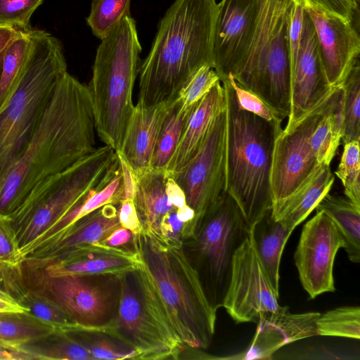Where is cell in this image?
<instances>
[{
    "label": "cell",
    "mask_w": 360,
    "mask_h": 360,
    "mask_svg": "<svg viewBox=\"0 0 360 360\" xmlns=\"http://www.w3.org/2000/svg\"><path fill=\"white\" fill-rule=\"evenodd\" d=\"M96 132L88 86L66 72L0 186V214L8 217L36 185L91 153Z\"/></svg>",
    "instance_id": "cell-1"
},
{
    "label": "cell",
    "mask_w": 360,
    "mask_h": 360,
    "mask_svg": "<svg viewBox=\"0 0 360 360\" xmlns=\"http://www.w3.org/2000/svg\"><path fill=\"white\" fill-rule=\"evenodd\" d=\"M216 0H176L161 19L139 68V100L154 105L172 99L202 66L214 68Z\"/></svg>",
    "instance_id": "cell-2"
},
{
    "label": "cell",
    "mask_w": 360,
    "mask_h": 360,
    "mask_svg": "<svg viewBox=\"0 0 360 360\" xmlns=\"http://www.w3.org/2000/svg\"><path fill=\"white\" fill-rule=\"evenodd\" d=\"M132 245L184 347L207 349L214 334L216 310L182 244H166L141 232L134 235Z\"/></svg>",
    "instance_id": "cell-3"
},
{
    "label": "cell",
    "mask_w": 360,
    "mask_h": 360,
    "mask_svg": "<svg viewBox=\"0 0 360 360\" xmlns=\"http://www.w3.org/2000/svg\"><path fill=\"white\" fill-rule=\"evenodd\" d=\"M221 82L225 97L226 192L251 229L272 207L273 152L282 122L243 110L228 79Z\"/></svg>",
    "instance_id": "cell-4"
},
{
    "label": "cell",
    "mask_w": 360,
    "mask_h": 360,
    "mask_svg": "<svg viewBox=\"0 0 360 360\" xmlns=\"http://www.w3.org/2000/svg\"><path fill=\"white\" fill-rule=\"evenodd\" d=\"M29 35L20 82L0 112V186L38 125L56 85L68 72L58 39L32 28Z\"/></svg>",
    "instance_id": "cell-5"
},
{
    "label": "cell",
    "mask_w": 360,
    "mask_h": 360,
    "mask_svg": "<svg viewBox=\"0 0 360 360\" xmlns=\"http://www.w3.org/2000/svg\"><path fill=\"white\" fill-rule=\"evenodd\" d=\"M136 24L130 13L101 39L88 86L99 139L115 152L122 147L134 110L132 94L141 65Z\"/></svg>",
    "instance_id": "cell-6"
},
{
    "label": "cell",
    "mask_w": 360,
    "mask_h": 360,
    "mask_svg": "<svg viewBox=\"0 0 360 360\" xmlns=\"http://www.w3.org/2000/svg\"><path fill=\"white\" fill-rule=\"evenodd\" d=\"M119 167L117 154L105 145L36 185L8 217L20 251L46 233L93 191L105 186Z\"/></svg>",
    "instance_id": "cell-7"
},
{
    "label": "cell",
    "mask_w": 360,
    "mask_h": 360,
    "mask_svg": "<svg viewBox=\"0 0 360 360\" xmlns=\"http://www.w3.org/2000/svg\"><path fill=\"white\" fill-rule=\"evenodd\" d=\"M295 0H259L257 25L248 53L232 75L283 120L290 112L289 30Z\"/></svg>",
    "instance_id": "cell-8"
},
{
    "label": "cell",
    "mask_w": 360,
    "mask_h": 360,
    "mask_svg": "<svg viewBox=\"0 0 360 360\" xmlns=\"http://www.w3.org/2000/svg\"><path fill=\"white\" fill-rule=\"evenodd\" d=\"M250 229L236 202L224 193L198 221L193 238L195 264L205 295L217 311L230 283L236 251Z\"/></svg>",
    "instance_id": "cell-9"
},
{
    "label": "cell",
    "mask_w": 360,
    "mask_h": 360,
    "mask_svg": "<svg viewBox=\"0 0 360 360\" xmlns=\"http://www.w3.org/2000/svg\"><path fill=\"white\" fill-rule=\"evenodd\" d=\"M13 266L24 286L89 332L112 335L116 295L112 284L94 276L53 275L22 258Z\"/></svg>",
    "instance_id": "cell-10"
},
{
    "label": "cell",
    "mask_w": 360,
    "mask_h": 360,
    "mask_svg": "<svg viewBox=\"0 0 360 360\" xmlns=\"http://www.w3.org/2000/svg\"><path fill=\"white\" fill-rule=\"evenodd\" d=\"M169 175L184 191L186 204L195 212L191 229L193 237L200 219L226 192L225 108L214 119L191 160Z\"/></svg>",
    "instance_id": "cell-11"
},
{
    "label": "cell",
    "mask_w": 360,
    "mask_h": 360,
    "mask_svg": "<svg viewBox=\"0 0 360 360\" xmlns=\"http://www.w3.org/2000/svg\"><path fill=\"white\" fill-rule=\"evenodd\" d=\"M278 300L250 233L234 254L222 307L236 323H257L262 314L279 309Z\"/></svg>",
    "instance_id": "cell-12"
},
{
    "label": "cell",
    "mask_w": 360,
    "mask_h": 360,
    "mask_svg": "<svg viewBox=\"0 0 360 360\" xmlns=\"http://www.w3.org/2000/svg\"><path fill=\"white\" fill-rule=\"evenodd\" d=\"M303 226L294 254L301 284L311 299L335 290L333 266L344 240L333 221L322 210Z\"/></svg>",
    "instance_id": "cell-13"
},
{
    "label": "cell",
    "mask_w": 360,
    "mask_h": 360,
    "mask_svg": "<svg viewBox=\"0 0 360 360\" xmlns=\"http://www.w3.org/2000/svg\"><path fill=\"white\" fill-rule=\"evenodd\" d=\"M324 103L291 131L284 133L282 129L278 135L271 172V209L288 200L321 166L311 148L310 138L322 116Z\"/></svg>",
    "instance_id": "cell-14"
},
{
    "label": "cell",
    "mask_w": 360,
    "mask_h": 360,
    "mask_svg": "<svg viewBox=\"0 0 360 360\" xmlns=\"http://www.w3.org/2000/svg\"><path fill=\"white\" fill-rule=\"evenodd\" d=\"M334 89L324 72L315 27L304 8L300 48L291 67L290 112L283 131L295 129L328 100Z\"/></svg>",
    "instance_id": "cell-15"
},
{
    "label": "cell",
    "mask_w": 360,
    "mask_h": 360,
    "mask_svg": "<svg viewBox=\"0 0 360 360\" xmlns=\"http://www.w3.org/2000/svg\"><path fill=\"white\" fill-rule=\"evenodd\" d=\"M259 0H221L217 4L213 39L214 69L220 81L233 75L250 50Z\"/></svg>",
    "instance_id": "cell-16"
},
{
    "label": "cell",
    "mask_w": 360,
    "mask_h": 360,
    "mask_svg": "<svg viewBox=\"0 0 360 360\" xmlns=\"http://www.w3.org/2000/svg\"><path fill=\"white\" fill-rule=\"evenodd\" d=\"M129 273L119 276L120 292L112 335L138 354V359H176L178 356L162 339L143 304L139 289ZM132 274V272H131Z\"/></svg>",
    "instance_id": "cell-17"
},
{
    "label": "cell",
    "mask_w": 360,
    "mask_h": 360,
    "mask_svg": "<svg viewBox=\"0 0 360 360\" xmlns=\"http://www.w3.org/2000/svg\"><path fill=\"white\" fill-rule=\"evenodd\" d=\"M303 6L315 27L328 82L331 87H339L343 84L352 67L359 59V33L352 21L308 5L303 4Z\"/></svg>",
    "instance_id": "cell-18"
},
{
    "label": "cell",
    "mask_w": 360,
    "mask_h": 360,
    "mask_svg": "<svg viewBox=\"0 0 360 360\" xmlns=\"http://www.w3.org/2000/svg\"><path fill=\"white\" fill-rule=\"evenodd\" d=\"M320 313L291 314L288 307L262 314L250 347L243 353L225 357L238 359H267L281 347L295 341L317 335L316 320Z\"/></svg>",
    "instance_id": "cell-19"
},
{
    "label": "cell",
    "mask_w": 360,
    "mask_h": 360,
    "mask_svg": "<svg viewBox=\"0 0 360 360\" xmlns=\"http://www.w3.org/2000/svg\"><path fill=\"white\" fill-rule=\"evenodd\" d=\"M27 258L32 264L53 275H121L136 269L140 259L134 249L78 250L42 258Z\"/></svg>",
    "instance_id": "cell-20"
},
{
    "label": "cell",
    "mask_w": 360,
    "mask_h": 360,
    "mask_svg": "<svg viewBox=\"0 0 360 360\" xmlns=\"http://www.w3.org/2000/svg\"><path fill=\"white\" fill-rule=\"evenodd\" d=\"M117 205L107 204L90 212L24 257H55L70 250L101 244L111 233L122 227Z\"/></svg>",
    "instance_id": "cell-21"
},
{
    "label": "cell",
    "mask_w": 360,
    "mask_h": 360,
    "mask_svg": "<svg viewBox=\"0 0 360 360\" xmlns=\"http://www.w3.org/2000/svg\"><path fill=\"white\" fill-rule=\"evenodd\" d=\"M167 108V101L146 105L138 100L134 107L119 154L136 174L151 168V162Z\"/></svg>",
    "instance_id": "cell-22"
},
{
    "label": "cell",
    "mask_w": 360,
    "mask_h": 360,
    "mask_svg": "<svg viewBox=\"0 0 360 360\" xmlns=\"http://www.w3.org/2000/svg\"><path fill=\"white\" fill-rule=\"evenodd\" d=\"M225 108L221 81L196 103L167 167L169 174L184 167L195 155L216 117Z\"/></svg>",
    "instance_id": "cell-23"
},
{
    "label": "cell",
    "mask_w": 360,
    "mask_h": 360,
    "mask_svg": "<svg viewBox=\"0 0 360 360\" xmlns=\"http://www.w3.org/2000/svg\"><path fill=\"white\" fill-rule=\"evenodd\" d=\"M168 176L167 170L154 168L135 174L134 202L142 232L157 240H160L162 218L176 209L167 200L165 187Z\"/></svg>",
    "instance_id": "cell-24"
},
{
    "label": "cell",
    "mask_w": 360,
    "mask_h": 360,
    "mask_svg": "<svg viewBox=\"0 0 360 360\" xmlns=\"http://www.w3.org/2000/svg\"><path fill=\"white\" fill-rule=\"evenodd\" d=\"M334 180L330 165H321L288 200L271 209L273 217L293 231L329 193Z\"/></svg>",
    "instance_id": "cell-25"
},
{
    "label": "cell",
    "mask_w": 360,
    "mask_h": 360,
    "mask_svg": "<svg viewBox=\"0 0 360 360\" xmlns=\"http://www.w3.org/2000/svg\"><path fill=\"white\" fill-rule=\"evenodd\" d=\"M293 231L274 219L271 208L250 229L257 254L274 290L279 292V267L284 247Z\"/></svg>",
    "instance_id": "cell-26"
},
{
    "label": "cell",
    "mask_w": 360,
    "mask_h": 360,
    "mask_svg": "<svg viewBox=\"0 0 360 360\" xmlns=\"http://www.w3.org/2000/svg\"><path fill=\"white\" fill-rule=\"evenodd\" d=\"M0 288L28 312L67 333L89 331L64 313L29 291L19 278L13 264L0 262Z\"/></svg>",
    "instance_id": "cell-27"
},
{
    "label": "cell",
    "mask_w": 360,
    "mask_h": 360,
    "mask_svg": "<svg viewBox=\"0 0 360 360\" xmlns=\"http://www.w3.org/2000/svg\"><path fill=\"white\" fill-rule=\"evenodd\" d=\"M344 94L342 85L334 89L310 138L311 148L321 165H330L342 139Z\"/></svg>",
    "instance_id": "cell-28"
},
{
    "label": "cell",
    "mask_w": 360,
    "mask_h": 360,
    "mask_svg": "<svg viewBox=\"0 0 360 360\" xmlns=\"http://www.w3.org/2000/svg\"><path fill=\"white\" fill-rule=\"evenodd\" d=\"M122 191L123 181L120 163L116 174L105 186L93 191L82 202L72 208L46 233L25 248L23 252L28 253L46 244L76 221L105 205H119Z\"/></svg>",
    "instance_id": "cell-29"
},
{
    "label": "cell",
    "mask_w": 360,
    "mask_h": 360,
    "mask_svg": "<svg viewBox=\"0 0 360 360\" xmlns=\"http://www.w3.org/2000/svg\"><path fill=\"white\" fill-rule=\"evenodd\" d=\"M335 223L344 240L348 259L360 262V207L347 198L326 194L316 207Z\"/></svg>",
    "instance_id": "cell-30"
},
{
    "label": "cell",
    "mask_w": 360,
    "mask_h": 360,
    "mask_svg": "<svg viewBox=\"0 0 360 360\" xmlns=\"http://www.w3.org/2000/svg\"><path fill=\"white\" fill-rule=\"evenodd\" d=\"M167 108L155 147L151 168L166 170L195 108H185L168 99Z\"/></svg>",
    "instance_id": "cell-31"
},
{
    "label": "cell",
    "mask_w": 360,
    "mask_h": 360,
    "mask_svg": "<svg viewBox=\"0 0 360 360\" xmlns=\"http://www.w3.org/2000/svg\"><path fill=\"white\" fill-rule=\"evenodd\" d=\"M56 329L28 311L0 313V344L7 347L21 348Z\"/></svg>",
    "instance_id": "cell-32"
},
{
    "label": "cell",
    "mask_w": 360,
    "mask_h": 360,
    "mask_svg": "<svg viewBox=\"0 0 360 360\" xmlns=\"http://www.w3.org/2000/svg\"><path fill=\"white\" fill-rule=\"evenodd\" d=\"M21 348L35 360H95L82 344L58 328Z\"/></svg>",
    "instance_id": "cell-33"
},
{
    "label": "cell",
    "mask_w": 360,
    "mask_h": 360,
    "mask_svg": "<svg viewBox=\"0 0 360 360\" xmlns=\"http://www.w3.org/2000/svg\"><path fill=\"white\" fill-rule=\"evenodd\" d=\"M29 43V31H22L4 51L0 78V112L6 107L19 86Z\"/></svg>",
    "instance_id": "cell-34"
},
{
    "label": "cell",
    "mask_w": 360,
    "mask_h": 360,
    "mask_svg": "<svg viewBox=\"0 0 360 360\" xmlns=\"http://www.w3.org/2000/svg\"><path fill=\"white\" fill-rule=\"evenodd\" d=\"M317 335L360 338V307L342 306L326 311L316 320Z\"/></svg>",
    "instance_id": "cell-35"
},
{
    "label": "cell",
    "mask_w": 360,
    "mask_h": 360,
    "mask_svg": "<svg viewBox=\"0 0 360 360\" xmlns=\"http://www.w3.org/2000/svg\"><path fill=\"white\" fill-rule=\"evenodd\" d=\"M342 86L344 88L342 139L344 143L360 141V65L356 60Z\"/></svg>",
    "instance_id": "cell-36"
},
{
    "label": "cell",
    "mask_w": 360,
    "mask_h": 360,
    "mask_svg": "<svg viewBox=\"0 0 360 360\" xmlns=\"http://www.w3.org/2000/svg\"><path fill=\"white\" fill-rule=\"evenodd\" d=\"M131 0H91V11L86 18L92 33L101 40L130 13Z\"/></svg>",
    "instance_id": "cell-37"
},
{
    "label": "cell",
    "mask_w": 360,
    "mask_h": 360,
    "mask_svg": "<svg viewBox=\"0 0 360 360\" xmlns=\"http://www.w3.org/2000/svg\"><path fill=\"white\" fill-rule=\"evenodd\" d=\"M360 141L344 143L339 165L335 172L347 198L360 207Z\"/></svg>",
    "instance_id": "cell-38"
},
{
    "label": "cell",
    "mask_w": 360,
    "mask_h": 360,
    "mask_svg": "<svg viewBox=\"0 0 360 360\" xmlns=\"http://www.w3.org/2000/svg\"><path fill=\"white\" fill-rule=\"evenodd\" d=\"M219 81L220 78L214 69L210 65H204L187 81L172 99L183 107H192Z\"/></svg>",
    "instance_id": "cell-39"
},
{
    "label": "cell",
    "mask_w": 360,
    "mask_h": 360,
    "mask_svg": "<svg viewBox=\"0 0 360 360\" xmlns=\"http://www.w3.org/2000/svg\"><path fill=\"white\" fill-rule=\"evenodd\" d=\"M44 0H0V25L27 32L30 18Z\"/></svg>",
    "instance_id": "cell-40"
},
{
    "label": "cell",
    "mask_w": 360,
    "mask_h": 360,
    "mask_svg": "<svg viewBox=\"0 0 360 360\" xmlns=\"http://www.w3.org/2000/svg\"><path fill=\"white\" fill-rule=\"evenodd\" d=\"M226 78L240 108L269 122H283V119L258 96L240 86L231 74H229Z\"/></svg>",
    "instance_id": "cell-41"
},
{
    "label": "cell",
    "mask_w": 360,
    "mask_h": 360,
    "mask_svg": "<svg viewBox=\"0 0 360 360\" xmlns=\"http://www.w3.org/2000/svg\"><path fill=\"white\" fill-rule=\"evenodd\" d=\"M19 255V244L10 219L0 214V262L16 263Z\"/></svg>",
    "instance_id": "cell-42"
},
{
    "label": "cell",
    "mask_w": 360,
    "mask_h": 360,
    "mask_svg": "<svg viewBox=\"0 0 360 360\" xmlns=\"http://www.w3.org/2000/svg\"><path fill=\"white\" fill-rule=\"evenodd\" d=\"M96 359L117 360V359H137V352L131 349L124 350L119 347L107 339H98L91 344L82 343Z\"/></svg>",
    "instance_id": "cell-43"
},
{
    "label": "cell",
    "mask_w": 360,
    "mask_h": 360,
    "mask_svg": "<svg viewBox=\"0 0 360 360\" xmlns=\"http://www.w3.org/2000/svg\"><path fill=\"white\" fill-rule=\"evenodd\" d=\"M302 4L340 17L347 21H353L358 9V0H301Z\"/></svg>",
    "instance_id": "cell-44"
},
{
    "label": "cell",
    "mask_w": 360,
    "mask_h": 360,
    "mask_svg": "<svg viewBox=\"0 0 360 360\" xmlns=\"http://www.w3.org/2000/svg\"><path fill=\"white\" fill-rule=\"evenodd\" d=\"M185 224L177 217L176 209L167 214L160 227V241L169 245H181Z\"/></svg>",
    "instance_id": "cell-45"
},
{
    "label": "cell",
    "mask_w": 360,
    "mask_h": 360,
    "mask_svg": "<svg viewBox=\"0 0 360 360\" xmlns=\"http://www.w3.org/2000/svg\"><path fill=\"white\" fill-rule=\"evenodd\" d=\"M118 219L122 227L131 231L134 235L142 232L133 198L121 200L118 209Z\"/></svg>",
    "instance_id": "cell-46"
},
{
    "label": "cell",
    "mask_w": 360,
    "mask_h": 360,
    "mask_svg": "<svg viewBox=\"0 0 360 360\" xmlns=\"http://www.w3.org/2000/svg\"><path fill=\"white\" fill-rule=\"evenodd\" d=\"M165 192L168 202L176 209L186 204L184 191L169 175L167 179Z\"/></svg>",
    "instance_id": "cell-47"
},
{
    "label": "cell",
    "mask_w": 360,
    "mask_h": 360,
    "mask_svg": "<svg viewBox=\"0 0 360 360\" xmlns=\"http://www.w3.org/2000/svg\"><path fill=\"white\" fill-rule=\"evenodd\" d=\"M133 237L134 234L131 231L124 227H120L111 233L102 243L110 248H121L132 241Z\"/></svg>",
    "instance_id": "cell-48"
},
{
    "label": "cell",
    "mask_w": 360,
    "mask_h": 360,
    "mask_svg": "<svg viewBox=\"0 0 360 360\" xmlns=\"http://www.w3.org/2000/svg\"><path fill=\"white\" fill-rule=\"evenodd\" d=\"M0 360H35L22 348H13L0 344Z\"/></svg>",
    "instance_id": "cell-49"
},
{
    "label": "cell",
    "mask_w": 360,
    "mask_h": 360,
    "mask_svg": "<svg viewBox=\"0 0 360 360\" xmlns=\"http://www.w3.org/2000/svg\"><path fill=\"white\" fill-rule=\"evenodd\" d=\"M24 311H27V310L0 288V313Z\"/></svg>",
    "instance_id": "cell-50"
},
{
    "label": "cell",
    "mask_w": 360,
    "mask_h": 360,
    "mask_svg": "<svg viewBox=\"0 0 360 360\" xmlns=\"http://www.w3.org/2000/svg\"><path fill=\"white\" fill-rule=\"evenodd\" d=\"M22 30L11 26L0 25V55L10 43L21 34Z\"/></svg>",
    "instance_id": "cell-51"
},
{
    "label": "cell",
    "mask_w": 360,
    "mask_h": 360,
    "mask_svg": "<svg viewBox=\"0 0 360 360\" xmlns=\"http://www.w3.org/2000/svg\"><path fill=\"white\" fill-rule=\"evenodd\" d=\"M4 51L0 55V78H1V68H2V61H3V56H4Z\"/></svg>",
    "instance_id": "cell-52"
}]
</instances>
